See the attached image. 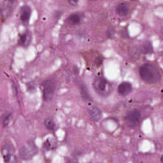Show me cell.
I'll use <instances>...</instances> for the list:
<instances>
[{
  "mask_svg": "<svg viewBox=\"0 0 163 163\" xmlns=\"http://www.w3.org/2000/svg\"><path fill=\"white\" fill-rule=\"evenodd\" d=\"M132 86L128 82H124L120 84L118 87V92L121 96H126L131 92Z\"/></svg>",
  "mask_w": 163,
  "mask_h": 163,
  "instance_id": "9c48e42d",
  "label": "cell"
},
{
  "mask_svg": "<svg viewBox=\"0 0 163 163\" xmlns=\"http://www.w3.org/2000/svg\"><path fill=\"white\" fill-rule=\"evenodd\" d=\"M132 1H135V0H132Z\"/></svg>",
  "mask_w": 163,
  "mask_h": 163,
  "instance_id": "44dd1931",
  "label": "cell"
},
{
  "mask_svg": "<svg viewBox=\"0 0 163 163\" xmlns=\"http://www.w3.org/2000/svg\"><path fill=\"white\" fill-rule=\"evenodd\" d=\"M11 117V113H9L5 117V119L3 121V125H4V127H6L9 125Z\"/></svg>",
  "mask_w": 163,
  "mask_h": 163,
  "instance_id": "ac0fdd59",
  "label": "cell"
},
{
  "mask_svg": "<svg viewBox=\"0 0 163 163\" xmlns=\"http://www.w3.org/2000/svg\"><path fill=\"white\" fill-rule=\"evenodd\" d=\"M2 153L5 163H14L17 161L14 147L10 144H6L3 146Z\"/></svg>",
  "mask_w": 163,
  "mask_h": 163,
  "instance_id": "5b68a950",
  "label": "cell"
},
{
  "mask_svg": "<svg viewBox=\"0 0 163 163\" xmlns=\"http://www.w3.org/2000/svg\"><path fill=\"white\" fill-rule=\"evenodd\" d=\"M68 2L72 5H76L78 2V0H68Z\"/></svg>",
  "mask_w": 163,
  "mask_h": 163,
  "instance_id": "ffe728a7",
  "label": "cell"
},
{
  "mask_svg": "<svg viewBox=\"0 0 163 163\" xmlns=\"http://www.w3.org/2000/svg\"><path fill=\"white\" fill-rule=\"evenodd\" d=\"M142 50L144 53L145 54L150 53L152 52V47L151 43L148 41L145 42L142 47Z\"/></svg>",
  "mask_w": 163,
  "mask_h": 163,
  "instance_id": "e0dca14e",
  "label": "cell"
},
{
  "mask_svg": "<svg viewBox=\"0 0 163 163\" xmlns=\"http://www.w3.org/2000/svg\"><path fill=\"white\" fill-rule=\"evenodd\" d=\"M93 87L98 94L102 97L107 96L112 91V86L110 83L102 77L95 78Z\"/></svg>",
  "mask_w": 163,
  "mask_h": 163,
  "instance_id": "3957f363",
  "label": "cell"
},
{
  "mask_svg": "<svg viewBox=\"0 0 163 163\" xmlns=\"http://www.w3.org/2000/svg\"><path fill=\"white\" fill-rule=\"evenodd\" d=\"M31 15V9L28 5H24L22 7L20 11V18L24 25L28 24Z\"/></svg>",
  "mask_w": 163,
  "mask_h": 163,
  "instance_id": "ba28073f",
  "label": "cell"
},
{
  "mask_svg": "<svg viewBox=\"0 0 163 163\" xmlns=\"http://www.w3.org/2000/svg\"><path fill=\"white\" fill-rule=\"evenodd\" d=\"M68 22L72 25H77L81 22V18L77 14H72L68 18Z\"/></svg>",
  "mask_w": 163,
  "mask_h": 163,
  "instance_id": "4fadbf2b",
  "label": "cell"
},
{
  "mask_svg": "<svg viewBox=\"0 0 163 163\" xmlns=\"http://www.w3.org/2000/svg\"><path fill=\"white\" fill-rule=\"evenodd\" d=\"M81 94L82 97L84 100L86 101H91V97L88 93L87 88L86 87V86L82 85L81 87Z\"/></svg>",
  "mask_w": 163,
  "mask_h": 163,
  "instance_id": "2e32d148",
  "label": "cell"
},
{
  "mask_svg": "<svg viewBox=\"0 0 163 163\" xmlns=\"http://www.w3.org/2000/svg\"><path fill=\"white\" fill-rule=\"evenodd\" d=\"M31 34L28 32H26L20 35L18 38V43L21 47H27L30 43Z\"/></svg>",
  "mask_w": 163,
  "mask_h": 163,
  "instance_id": "30bf717a",
  "label": "cell"
},
{
  "mask_svg": "<svg viewBox=\"0 0 163 163\" xmlns=\"http://www.w3.org/2000/svg\"><path fill=\"white\" fill-rule=\"evenodd\" d=\"M38 153L37 146L33 141H29L23 144L19 151V158L23 160L32 159Z\"/></svg>",
  "mask_w": 163,
  "mask_h": 163,
  "instance_id": "7a4b0ae2",
  "label": "cell"
},
{
  "mask_svg": "<svg viewBox=\"0 0 163 163\" xmlns=\"http://www.w3.org/2000/svg\"><path fill=\"white\" fill-rule=\"evenodd\" d=\"M139 74L143 81L151 84L157 83L161 79V73L158 68L151 64H145L141 66Z\"/></svg>",
  "mask_w": 163,
  "mask_h": 163,
  "instance_id": "6da1fadb",
  "label": "cell"
},
{
  "mask_svg": "<svg viewBox=\"0 0 163 163\" xmlns=\"http://www.w3.org/2000/svg\"><path fill=\"white\" fill-rule=\"evenodd\" d=\"M141 116V115L139 111L134 109L128 112L126 117V120L129 125L135 126L139 122Z\"/></svg>",
  "mask_w": 163,
  "mask_h": 163,
  "instance_id": "52a82bcc",
  "label": "cell"
},
{
  "mask_svg": "<svg viewBox=\"0 0 163 163\" xmlns=\"http://www.w3.org/2000/svg\"><path fill=\"white\" fill-rule=\"evenodd\" d=\"M88 111L90 116L94 121H97L100 120L102 115V112L96 106L91 107L90 108Z\"/></svg>",
  "mask_w": 163,
  "mask_h": 163,
  "instance_id": "8fae6325",
  "label": "cell"
},
{
  "mask_svg": "<svg viewBox=\"0 0 163 163\" xmlns=\"http://www.w3.org/2000/svg\"><path fill=\"white\" fill-rule=\"evenodd\" d=\"M55 145L56 144L55 143L54 140L51 138H48L44 143L43 147L47 150H50L55 148Z\"/></svg>",
  "mask_w": 163,
  "mask_h": 163,
  "instance_id": "5bb4252c",
  "label": "cell"
},
{
  "mask_svg": "<svg viewBox=\"0 0 163 163\" xmlns=\"http://www.w3.org/2000/svg\"><path fill=\"white\" fill-rule=\"evenodd\" d=\"M44 124L45 128L49 130H54L56 127V124L55 123L54 121L51 118H47L45 119Z\"/></svg>",
  "mask_w": 163,
  "mask_h": 163,
  "instance_id": "9a60e30c",
  "label": "cell"
},
{
  "mask_svg": "<svg viewBox=\"0 0 163 163\" xmlns=\"http://www.w3.org/2000/svg\"><path fill=\"white\" fill-rule=\"evenodd\" d=\"M17 0H5L2 9V17L8 18L11 15L17 4Z\"/></svg>",
  "mask_w": 163,
  "mask_h": 163,
  "instance_id": "8992f818",
  "label": "cell"
},
{
  "mask_svg": "<svg viewBox=\"0 0 163 163\" xmlns=\"http://www.w3.org/2000/svg\"><path fill=\"white\" fill-rule=\"evenodd\" d=\"M28 87V91H32L35 90V86L33 83H29L27 85Z\"/></svg>",
  "mask_w": 163,
  "mask_h": 163,
  "instance_id": "d6986e66",
  "label": "cell"
},
{
  "mask_svg": "<svg viewBox=\"0 0 163 163\" xmlns=\"http://www.w3.org/2000/svg\"><path fill=\"white\" fill-rule=\"evenodd\" d=\"M116 11L120 16H125L129 14V7L125 3H121L117 6Z\"/></svg>",
  "mask_w": 163,
  "mask_h": 163,
  "instance_id": "7c38bea8",
  "label": "cell"
},
{
  "mask_svg": "<svg viewBox=\"0 0 163 163\" xmlns=\"http://www.w3.org/2000/svg\"><path fill=\"white\" fill-rule=\"evenodd\" d=\"M42 87L43 100L45 101H51L53 98L56 90L55 83L51 79L46 80L42 83Z\"/></svg>",
  "mask_w": 163,
  "mask_h": 163,
  "instance_id": "277c9868",
  "label": "cell"
}]
</instances>
